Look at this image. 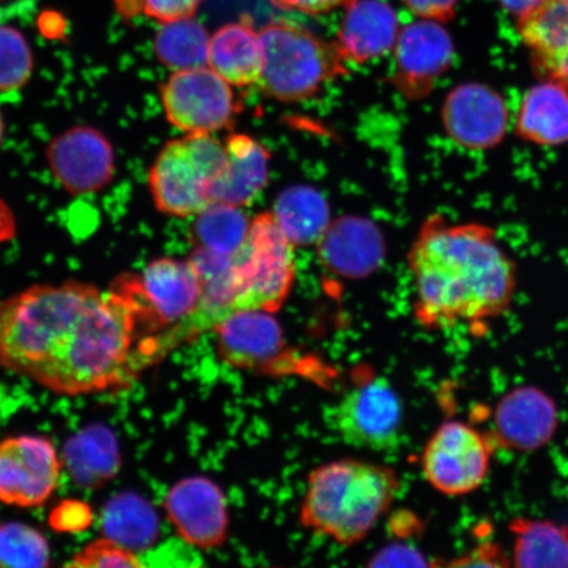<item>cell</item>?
<instances>
[{
    "mask_svg": "<svg viewBox=\"0 0 568 568\" xmlns=\"http://www.w3.org/2000/svg\"><path fill=\"white\" fill-rule=\"evenodd\" d=\"M215 328L222 357L236 367L264 366L282 349L281 325L270 312H234Z\"/></svg>",
    "mask_w": 568,
    "mask_h": 568,
    "instance_id": "cell-20",
    "label": "cell"
},
{
    "mask_svg": "<svg viewBox=\"0 0 568 568\" xmlns=\"http://www.w3.org/2000/svg\"><path fill=\"white\" fill-rule=\"evenodd\" d=\"M211 36L195 18L162 24L154 39V52L163 67L174 71L202 68L209 63Z\"/></svg>",
    "mask_w": 568,
    "mask_h": 568,
    "instance_id": "cell-28",
    "label": "cell"
},
{
    "mask_svg": "<svg viewBox=\"0 0 568 568\" xmlns=\"http://www.w3.org/2000/svg\"><path fill=\"white\" fill-rule=\"evenodd\" d=\"M33 53L17 28L0 26V92L16 91L30 81Z\"/></svg>",
    "mask_w": 568,
    "mask_h": 568,
    "instance_id": "cell-31",
    "label": "cell"
},
{
    "mask_svg": "<svg viewBox=\"0 0 568 568\" xmlns=\"http://www.w3.org/2000/svg\"><path fill=\"white\" fill-rule=\"evenodd\" d=\"M506 554L501 551L499 546L494 544H485L479 548L466 554L456 560H452L449 566L453 567H506L509 566Z\"/></svg>",
    "mask_w": 568,
    "mask_h": 568,
    "instance_id": "cell-36",
    "label": "cell"
},
{
    "mask_svg": "<svg viewBox=\"0 0 568 568\" xmlns=\"http://www.w3.org/2000/svg\"><path fill=\"white\" fill-rule=\"evenodd\" d=\"M224 146L226 168L212 186V203L245 207L266 187L270 154L261 142L243 133L231 134Z\"/></svg>",
    "mask_w": 568,
    "mask_h": 568,
    "instance_id": "cell-21",
    "label": "cell"
},
{
    "mask_svg": "<svg viewBox=\"0 0 568 568\" xmlns=\"http://www.w3.org/2000/svg\"><path fill=\"white\" fill-rule=\"evenodd\" d=\"M140 304L148 326H186L202 301V281L190 260L159 258L140 275L118 278Z\"/></svg>",
    "mask_w": 568,
    "mask_h": 568,
    "instance_id": "cell-8",
    "label": "cell"
},
{
    "mask_svg": "<svg viewBox=\"0 0 568 568\" xmlns=\"http://www.w3.org/2000/svg\"><path fill=\"white\" fill-rule=\"evenodd\" d=\"M161 99L168 122L187 134L226 130L241 110L231 84L207 67L174 71Z\"/></svg>",
    "mask_w": 568,
    "mask_h": 568,
    "instance_id": "cell-7",
    "label": "cell"
},
{
    "mask_svg": "<svg viewBox=\"0 0 568 568\" xmlns=\"http://www.w3.org/2000/svg\"><path fill=\"white\" fill-rule=\"evenodd\" d=\"M399 487L393 468L352 458L329 462L310 475L302 524L338 544L361 542L388 513Z\"/></svg>",
    "mask_w": 568,
    "mask_h": 568,
    "instance_id": "cell-3",
    "label": "cell"
},
{
    "mask_svg": "<svg viewBox=\"0 0 568 568\" xmlns=\"http://www.w3.org/2000/svg\"><path fill=\"white\" fill-rule=\"evenodd\" d=\"M94 521L91 508L80 500H65L57 506L49 517V524L57 531L77 532L91 527Z\"/></svg>",
    "mask_w": 568,
    "mask_h": 568,
    "instance_id": "cell-34",
    "label": "cell"
},
{
    "mask_svg": "<svg viewBox=\"0 0 568 568\" xmlns=\"http://www.w3.org/2000/svg\"><path fill=\"white\" fill-rule=\"evenodd\" d=\"M103 536L133 552L152 548L160 536L158 514L145 499L120 494L105 504L102 513Z\"/></svg>",
    "mask_w": 568,
    "mask_h": 568,
    "instance_id": "cell-25",
    "label": "cell"
},
{
    "mask_svg": "<svg viewBox=\"0 0 568 568\" xmlns=\"http://www.w3.org/2000/svg\"><path fill=\"white\" fill-rule=\"evenodd\" d=\"M445 131L468 151H487L506 138L509 113L499 92L480 83L459 84L443 105Z\"/></svg>",
    "mask_w": 568,
    "mask_h": 568,
    "instance_id": "cell-14",
    "label": "cell"
},
{
    "mask_svg": "<svg viewBox=\"0 0 568 568\" xmlns=\"http://www.w3.org/2000/svg\"><path fill=\"white\" fill-rule=\"evenodd\" d=\"M273 215L294 245L317 244L331 224L328 202L317 190L295 186L276 199Z\"/></svg>",
    "mask_w": 568,
    "mask_h": 568,
    "instance_id": "cell-26",
    "label": "cell"
},
{
    "mask_svg": "<svg viewBox=\"0 0 568 568\" xmlns=\"http://www.w3.org/2000/svg\"><path fill=\"white\" fill-rule=\"evenodd\" d=\"M516 133L539 146L568 142V91L542 81L524 95L516 116Z\"/></svg>",
    "mask_w": 568,
    "mask_h": 568,
    "instance_id": "cell-23",
    "label": "cell"
},
{
    "mask_svg": "<svg viewBox=\"0 0 568 568\" xmlns=\"http://www.w3.org/2000/svg\"><path fill=\"white\" fill-rule=\"evenodd\" d=\"M516 567L568 568V528L549 520L518 517L509 524Z\"/></svg>",
    "mask_w": 568,
    "mask_h": 568,
    "instance_id": "cell-27",
    "label": "cell"
},
{
    "mask_svg": "<svg viewBox=\"0 0 568 568\" xmlns=\"http://www.w3.org/2000/svg\"><path fill=\"white\" fill-rule=\"evenodd\" d=\"M168 518L178 536L193 548H219L229 535L225 496L215 483L193 477L178 481L165 497Z\"/></svg>",
    "mask_w": 568,
    "mask_h": 568,
    "instance_id": "cell-15",
    "label": "cell"
},
{
    "mask_svg": "<svg viewBox=\"0 0 568 568\" xmlns=\"http://www.w3.org/2000/svg\"><path fill=\"white\" fill-rule=\"evenodd\" d=\"M354 0H270V3L284 11H296L305 16H324L336 9H346Z\"/></svg>",
    "mask_w": 568,
    "mask_h": 568,
    "instance_id": "cell-37",
    "label": "cell"
},
{
    "mask_svg": "<svg viewBox=\"0 0 568 568\" xmlns=\"http://www.w3.org/2000/svg\"><path fill=\"white\" fill-rule=\"evenodd\" d=\"M542 2L544 0H499L503 9L507 10L509 13H514L517 18L536 9V7Z\"/></svg>",
    "mask_w": 568,
    "mask_h": 568,
    "instance_id": "cell-40",
    "label": "cell"
},
{
    "mask_svg": "<svg viewBox=\"0 0 568 568\" xmlns=\"http://www.w3.org/2000/svg\"><path fill=\"white\" fill-rule=\"evenodd\" d=\"M209 65L234 88L260 82L262 45L251 20L233 21L211 36Z\"/></svg>",
    "mask_w": 568,
    "mask_h": 568,
    "instance_id": "cell-22",
    "label": "cell"
},
{
    "mask_svg": "<svg viewBox=\"0 0 568 568\" xmlns=\"http://www.w3.org/2000/svg\"><path fill=\"white\" fill-rule=\"evenodd\" d=\"M6 2V0H0V3Z\"/></svg>",
    "mask_w": 568,
    "mask_h": 568,
    "instance_id": "cell-42",
    "label": "cell"
},
{
    "mask_svg": "<svg viewBox=\"0 0 568 568\" xmlns=\"http://www.w3.org/2000/svg\"><path fill=\"white\" fill-rule=\"evenodd\" d=\"M517 31L539 80L568 91V0H544L517 18Z\"/></svg>",
    "mask_w": 568,
    "mask_h": 568,
    "instance_id": "cell-18",
    "label": "cell"
},
{
    "mask_svg": "<svg viewBox=\"0 0 568 568\" xmlns=\"http://www.w3.org/2000/svg\"><path fill=\"white\" fill-rule=\"evenodd\" d=\"M403 3L417 18L443 24L456 17L459 0H403Z\"/></svg>",
    "mask_w": 568,
    "mask_h": 568,
    "instance_id": "cell-35",
    "label": "cell"
},
{
    "mask_svg": "<svg viewBox=\"0 0 568 568\" xmlns=\"http://www.w3.org/2000/svg\"><path fill=\"white\" fill-rule=\"evenodd\" d=\"M61 459L45 437L13 436L0 442V503L39 508L51 499L61 477Z\"/></svg>",
    "mask_w": 568,
    "mask_h": 568,
    "instance_id": "cell-11",
    "label": "cell"
},
{
    "mask_svg": "<svg viewBox=\"0 0 568 568\" xmlns=\"http://www.w3.org/2000/svg\"><path fill=\"white\" fill-rule=\"evenodd\" d=\"M141 323L138 301L118 281L109 291L34 284L0 302V367L57 395L109 393L138 371Z\"/></svg>",
    "mask_w": 568,
    "mask_h": 568,
    "instance_id": "cell-1",
    "label": "cell"
},
{
    "mask_svg": "<svg viewBox=\"0 0 568 568\" xmlns=\"http://www.w3.org/2000/svg\"><path fill=\"white\" fill-rule=\"evenodd\" d=\"M376 566H407V567H426L430 566L428 560L422 551L406 545L390 546L382 550L375 557L374 564Z\"/></svg>",
    "mask_w": 568,
    "mask_h": 568,
    "instance_id": "cell-38",
    "label": "cell"
},
{
    "mask_svg": "<svg viewBox=\"0 0 568 568\" xmlns=\"http://www.w3.org/2000/svg\"><path fill=\"white\" fill-rule=\"evenodd\" d=\"M260 39L258 83L278 101H304L316 95L326 82L347 73L336 42L320 39L303 28L273 21L262 28Z\"/></svg>",
    "mask_w": 568,
    "mask_h": 568,
    "instance_id": "cell-4",
    "label": "cell"
},
{
    "mask_svg": "<svg viewBox=\"0 0 568 568\" xmlns=\"http://www.w3.org/2000/svg\"><path fill=\"white\" fill-rule=\"evenodd\" d=\"M4 138V120L2 113H0V145H2Z\"/></svg>",
    "mask_w": 568,
    "mask_h": 568,
    "instance_id": "cell-41",
    "label": "cell"
},
{
    "mask_svg": "<svg viewBox=\"0 0 568 568\" xmlns=\"http://www.w3.org/2000/svg\"><path fill=\"white\" fill-rule=\"evenodd\" d=\"M394 51L390 82L410 101L429 94L438 78L453 65L456 52L443 24L424 19L403 28Z\"/></svg>",
    "mask_w": 568,
    "mask_h": 568,
    "instance_id": "cell-13",
    "label": "cell"
},
{
    "mask_svg": "<svg viewBox=\"0 0 568 568\" xmlns=\"http://www.w3.org/2000/svg\"><path fill=\"white\" fill-rule=\"evenodd\" d=\"M399 19L383 0H354L346 7L336 45L345 61L365 63L394 49Z\"/></svg>",
    "mask_w": 568,
    "mask_h": 568,
    "instance_id": "cell-19",
    "label": "cell"
},
{
    "mask_svg": "<svg viewBox=\"0 0 568 568\" xmlns=\"http://www.w3.org/2000/svg\"><path fill=\"white\" fill-rule=\"evenodd\" d=\"M45 154L55 181L71 195L99 193L115 175V152L95 128H70L49 142Z\"/></svg>",
    "mask_w": 568,
    "mask_h": 568,
    "instance_id": "cell-12",
    "label": "cell"
},
{
    "mask_svg": "<svg viewBox=\"0 0 568 568\" xmlns=\"http://www.w3.org/2000/svg\"><path fill=\"white\" fill-rule=\"evenodd\" d=\"M84 568H140L144 567L138 552H133L112 539L102 537L94 539L80 551H77L67 565Z\"/></svg>",
    "mask_w": 568,
    "mask_h": 568,
    "instance_id": "cell-32",
    "label": "cell"
},
{
    "mask_svg": "<svg viewBox=\"0 0 568 568\" xmlns=\"http://www.w3.org/2000/svg\"><path fill=\"white\" fill-rule=\"evenodd\" d=\"M142 16L161 24L180 19L193 18L204 0H136Z\"/></svg>",
    "mask_w": 568,
    "mask_h": 568,
    "instance_id": "cell-33",
    "label": "cell"
},
{
    "mask_svg": "<svg viewBox=\"0 0 568 568\" xmlns=\"http://www.w3.org/2000/svg\"><path fill=\"white\" fill-rule=\"evenodd\" d=\"M51 546L41 531L23 523L0 525V568L51 565Z\"/></svg>",
    "mask_w": 568,
    "mask_h": 568,
    "instance_id": "cell-30",
    "label": "cell"
},
{
    "mask_svg": "<svg viewBox=\"0 0 568 568\" xmlns=\"http://www.w3.org/2000/svg\"><path fill=\"white\" fill-rule=\"evenodd\" d=\"M423 473L429 485L446 496L477 491L491 465V446L470 425L447 422L426 444Z\"/></svg>",
    "mask_w": 568,
    "mask_h": 568,
    "instance_id": "cell-9",
    "label": "cell"
},
{
    "mask_svg": "<svg viewBox=\"0 0 568 568\" xmlns=\"http://www.w3.org/2000/svg\"><path fill=\"white\" fill-rule=\"evenodd\" d=\"M225 168V146L212 134L169 141L149 172L155 209L175 217L197 215L212 203V186Z\"/></svg>",
    "mask_w": 568,
    "mask_h": 568,
    "instance_id": "cell-5",
    "label": "cell"
},
{
    "mask_svg": "<svg viewBox=\"0 0 568 568\" xmlns=\"http://www.w3.org/2000/svg\"><path fill=\"white\" fill-rule=\"evenodd\" d=\"M408 264L415 276L416 317L426 328L487 323L513 305L516 265L491 226L452 224L433 215L412 244Z\"/></svg>",
    "mask_w": 568,
    "mask_h": 568,
    "instance_id": "cell-2",
    "label": "cell"
},
{
    "mask_svg": "<svg viewBox=\"0 0 568 568\" xmlns=\"http://www.w3.org/2000/svg\"><path fill=\"white\" fill-rule=\"evenodd\" d=\"M558 424L556 402L537 387L510 390L495 409V436L510 450L529 453L541 449L556 436Z\"/></svg>",
    "mask_w": 568,
    "mask_h": 568,
    "instance_id": "cell-16",
    "label": "cell"
},
{
    "mask_svg": "<svg viewBox=\"0 0 568 568\" xmlns=\"http://www.w3.org/2000/svg\"><path fill=\"white\" fill-rule=\"evenodd\" d=\"M317 245L324 267L349 280L373 274L386 255L385 239L378 226L357 216H345L331 223Z\"/></svg>",
    "mask_w": 568,
    "mask_h": 568,
    "instance_id": "cell-17",
    "label": "cell"
},
{
    "mask_svg": "<svg viewBox=\"0 0 568 568\" xmlns=\"http://www.w3.org/2000/svg\"><path fill=\"white\" fill-rule=\"evenodd\" d=\"M335 422L347 445L375 452L394 449L400 439V397L386 378L373 376L341 397Z\"/></svg>",
    "mask_w": 568,
    "mask_h": 568,
    "instance_id": "cell-10",
    "label": "cell"
},
{
    "mask_svg": "<svg viewBox=\"0 0 568 568\" xmlns=\"http://www.w3.org/2000/svg\"><path fill=\"white\" fill-rule=\"evenodd\" d=\"M251 223L240 207L225 203H211L197 213L194 237L205 251L234 257L244 247Z\"/></svg>",
    "mask_w": 568,
    "mask_h": 568,
    "instance_id": "cell-29",
    "label": "cell"
},
{
    "mask_svg": "<svg viewBox=\"0 0 568 568\" xmlns=\"http://www.w3.org/2000/svg\"><path fill=\"white\" fill-rule=\"evenodd\" d=\"M236 300L240 311H278L295 283L294 244L283 233L273 212L260 213L251 223L246 243L234 255Z\"/></svg>",
    "mask_w": 568,
    "mask_h": 568,
    "instance_id": "cell-6",
    "label": "cell"
},
{
    "mask_svg": "<svg viewBox=\"0 0 568 568\" xmlns=\"http://www.w3.org/2000/svg\"><path fill=\"white\" fill-rule=\"evenodd\" d=\"M65 462L78 486L94 488L109 481L122 466L115 436L104 426H90L71 438Z\"/></svg>",
    "mask_w": 568,
    "mask_h": 568,
    "instance_id": "cell-24",
    "label": "cell"
},
{
    "mask_svg": "<svg viewBox=\"0 0 568 568\" xmlns=\"http://www.w3.org/2000/svg\"><path fill=\"white\" fill-rule=\"evenodd\" d=\"M17 236V220L10 205L0 199V244L9 243Z\"/></svg>",
    "mask_w": 568,
    "mask_h": 568,
    "instance_id": "cell-39",
    "label": "cell"
}]
</instances>
